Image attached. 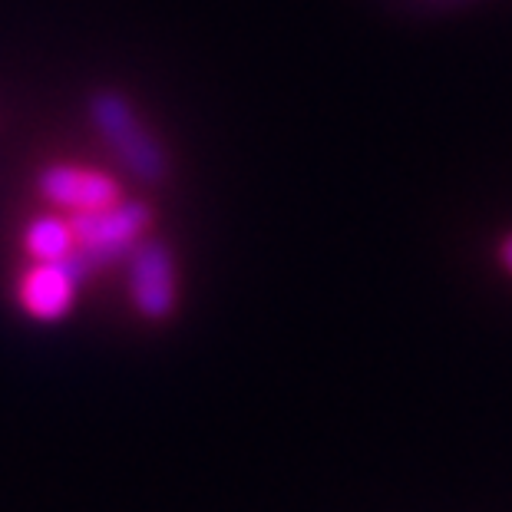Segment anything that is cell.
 Masks as SVG:
<instances>
[{
  "instance_id": "1",
  "label": "cell",
  "mask_w": 512,
  "mask_h": 512,
  "mask_svg": "<svg viewBox=\"0 0 512 512\" xmlns=\"http://www.w3.org/2000/svg\"><path fill=\"white\" fill-rule=\"evenodd\" d=\"M90 116H93V126L100 129L103 143L116 152L119 162H123L136 179L159 182L166 176V169H169L166 152H162V146L146 129L143 119L136 116L126 96H119L113 90L96 93L90 100Z\"/></svg>"
},
{
  "instance_id": "2",
  "label": "cell",
  "mask_w": 512,
  "mask_h": 512,
  "mask_svg": "<svg viewBox=\"0 0 512 512\" xmlns=\"http://www.w3.org/2000/svg\"><path fill=\"white\" fill-rule=\"evenodd\" d=\"M70 225L76 238L73 261L86 275L93 265H103V261H113L119 255L133 252V245L152 225V212L143 202L119 199L116 205H106L100 212L70 215Z\"/></svg>"
},
{
  "instance_id": "3",
  "label": "cell",
  "mask_w": 512,
  "mask_h": 512,
  "mask_svg": "<svg viewBox=\"0 0 512 512\" xmlns=\"http://www.w3.org/2000/svg\"><path fill=\"white\" fill-rule=\"evenodd\" d=\"M40 195L53 209H63L70 215L100 212L106 205H116L123 199V189L110 172L73 166V162H53L40 172Z\"/></svg>"
},
{
  "instance_id": "4",
  "label": "cell",
  "mask_w": 512,
  "mask_h": 512,
  "mask_svg": "<svg viewBox=\"0 0 512 512\" xmlns=\"http://www.w3.org/2000/svg\"><path fill=\"white\" fill-rule=\"evenodd\" d=\"M83 271L70 261H34L17 285V301L27 318L34 321H60L70 314L76 301V288H80Z\"/></svg>"
},
{
  "instance_id": "5",
  "label": "cell",
  "mask_w": 512,
  "mask_h": 512,
  "mask_svg": "<svg viewBox=\"0 0 512 512\" xmlns=\"http://www.w3.org/2000/svg\"><path fill=\"white\" fill-rule=\"evenodd\" d=\"M129 298L149 321L169 318L176 308V268L166 245L149 242L133 255L129 265Z\"/></svg>"
},
{
  "instance_id": "6",
  "label": "cell",
  "mask_w": 512,
  "mask_h": 512,
  "mask_svg": "<svg viewBox=\"0 0 512 512\" xmlns=\"http://www.w3.org/2000/svg\"><path fill=\"white\" fill-rule=\"evenodd\" d=\"M24 248L34 261H70L76 255L73 225L60 215H40L27 225Z\"/></svg>"
},
{
  "instance_id": "7",
  "label": "cell",
  "mask_w": 512,
  "mask_h": 512,
  "mask_svg": "<svg viewBox=\"0 0 512 512\" xmlns=\"http://www.w3.org/2000/svg\"><path fill=\"white\" fill-rule=\"evenodd\" d=\"M503 261H506V268L512 271V238H506V242H503Z\"/></svg>"
}]
</instances>
